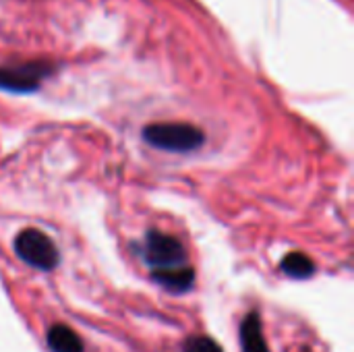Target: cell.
Here are the masks:
<instances>
[{"instance_id": "6da1fadb", "label": "cell", "mask_w": 354, "mask_h": 352, "mask_svg": "<svg viewBox=\"0 0 354 352\" xmlns=\"http://www.w3.org/2000/svg\"><path fill=\"white\" fill-rule=\"evenodd\" d=\"M143 141L156 149L191 154L205 143V133L191 122H151L143 129Z\"/></svg>"}, {"instance_id": "7a4b0ae2", "label": "cell", "mask_w": 354, "mask_h": 352, "mask_svg": "<svg viewBox=\"0 0 354 352\" xmlns=\"http://www.w3.org/2000/svg\"><path fill=\"white\" fill-rule=\"evenodd\" d=\"M139 257L151 272L174 270L189 263L185 245L176 237L162 230H147L143 243L139 245Z\"/></svg>"}, {"instance_id": "3957f363", "label": "cell", "mask_w": 354, "mask_h": 352, "mask_svg": "<svg viewBox=\"0 0 354 352\" xmlns=\"http://www.w3.org/2000/svg\"><path fill=\"white\" fill-rule=\"evenodd\" d=\"M15 253L23 263L39 272H52L60 261L58 249L52 239L37 228H25L17 234Z\"/></svg>"}, {"instance_id": "277c9868", "label": "cell", "mask_w": 354, "mask_h": 352, "mask_svg": "<svg viewBox=\"0 0 354 352\" xmlns=\"http://www.w3.org/2000/svg\"><path fill=\"white\" fill-rule=\"evenodd\" d=\"M52 73H54V64L46 60H31V62H21L12 66H0V91L31 93Z\"/></svg>"}, {"instance_id": "5b68a950", "label": "cell", "mask_w": 354, "mask_h": 352, "mask_svg": "<svg viewBox=\"0 0 354 352\" xmlns=\"http://www.w3.org/2000/svg\"><path fill=\"white\" fill-rule=\"evenodd\" d=\"M151 280L172 295H185L195 286V270L187 263L183 268L151 272Z\"/></svg>"}, {"instance_id": "8992f818", "label": "cell", "mask_w": 354, "mask_h": 352, "mask_svg": "<svg viewBox=\"0 0 354 352\" xmlns=\"http://www.w3.org/2000/svg\"><path fill=\"white\" fill-rule=\"evenodd\" d=\"M241 346L243 352H270L266 336H263V324L259 311H249L245 319L241 322Z\"/></svg>"}, {"instance_id": "52a82bcc", "label": "cell", "mask_w": 354, "mask_h": 352, "mask_svg": "<svg viewBox=\"0 0 354 352\" xmlns=\"http://www.w3.org/2000/svg\"><path fill=\"white\" fill-rule=\"evenodd\" d=\"M46 342L52 352H85L83 340L75 330L64 324H56L48 330Z\"/></svg>"}, {"instance_id": "ba28073f", "label": "cell", "mask_w": 354, "mask_h": 352, "mask_svg": "<svg viewBox=\"0 0 354 352\" xmlns=\"http://www.w3.org/2000/svg\"><path fill=\"white\" fill-rule=\"evenodd\" d=\"M280 270L288 276V278H295V280H307L315 274L317 266L315 261L307 255V253H301V251H292L288 253L282 263H280Z\"/></svg>"}, {"instance_id": "9c48e42d", "label": "cell", "mask_w": 354, "mask_h": 352, "mask_svg": "<svg viewBox=\"0 0 354 352\" xmlns=\"http://www.w3.org/2000/svg\"><path fill=\"white\" fill-rule=\"evenodd\" d=\"M183 352H224L222 346L209 338V336H203V334H197V336H191L183 342Z\"/></svg>"}, {"instance_id": "30bf717a", "label": "cell", "mask_w": 354, "mask_h": 352, "mask_svg": "<svg viewBox=\"0 0 354 352\" xmlns=\"http://www.w3.org/2000/svg\"><path fill=\"white\" fill-rule=\"evenodd\" d=\"M303 352H311V351H303Z\"/></svg>"}]
</instances>
